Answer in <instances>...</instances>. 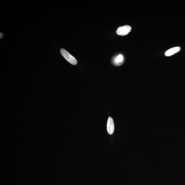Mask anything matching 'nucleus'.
Instances as JSON below:
<instances>
[{
    "instance_id": "nucleus-1",
    "label": "nucleus",
    "mask_w": 185,
    "mask_h": 185,
    "mask_svg": "<svg viewBox=\"0 0 185 185\" xmlns=\"http://www.w3.org/2000/svg\"><path fill=\"white\" fill-rule=\"evenodd\" d=\"M60 51L61 54L63 56V57L68 62L74 65L77 64V59L73 56L71 55L67 51L63 48L61 49Z\"/></svg>"
},
{
    "instance_id": "nucleus-2",
    "label": "nucleus",
    "mask_w": 185,
    "mask_h": 185,
    "mask_svg": "<svg viewBox=\"0 0 185 185\" xmlns=\"http://www.w3.org/2000/svg\"><path fill=\"white\" fill-rule=\"evenodd\" d=\"M131 30V27L129 26H120L117 30L116 33L119 36H124L127 35Z\"/></svg>"
},
{
    "instance_id": "nucleus-3",
    "label": "nucleus",
    "mask_w": 185,
    "mask_h": 185,
    "mask_svg": "<svg viewBox=\"0 0 185 185\" xmlns=\"http://www.w3.org/2000/svg\"><path fill=\"white\" fill-rule=\"evenodd\" d=\"M107 131L109 134L112 135L114 131V123L113 120L111 117H109L107 123Z\"/></svg>"
},
{
    "instance_id": "nucleus-4",
    "label": "nucleus",
    "mask_w": 185,
    "mask_h": 185,
    "mask_svg": "<svg viewBox=\"0 0 185 185\" xmlns=\"http://www.w3.org/2000/svg\"><path fill=\"white\" fill-rule=\"evenodd\" d=\"M181 50V48L179 47H173L169 49L165 52V55L166 56H170L174 55V54L179 52Z\"/></svg>"
},
{
    "instance_id": "nucleus-5",
    "label": "nucleus",
    "mask_w": 185,
    "mask_h": 185,
    "mask_svg": "<svg viewBox=\"0 0 185 185\" xmlns=\"http://www.w3.org/2000/svg\"><path fill=\"white\" fill-rule=\"evenodd\" d=\"M123 56L121 54H119L114 59V64L117 65H120L123 63Z\"/></svg>"
},
{
    "instance_id": "nucleus-6",
    "label": "nucleus",
    "mask_w": 185,
    "mask_h": 185,
    "mask_svg": "<svg viewBox=\"0 0 185 185\" xmlns=\"http://www.w3.org/2000/svg\"><path fill=\"white\" fill-rule=\"evenodd\" d=\"M1 35V36H0V37H1V38H3V33H1V35Z\"/></svg>"
}]
</instances>
